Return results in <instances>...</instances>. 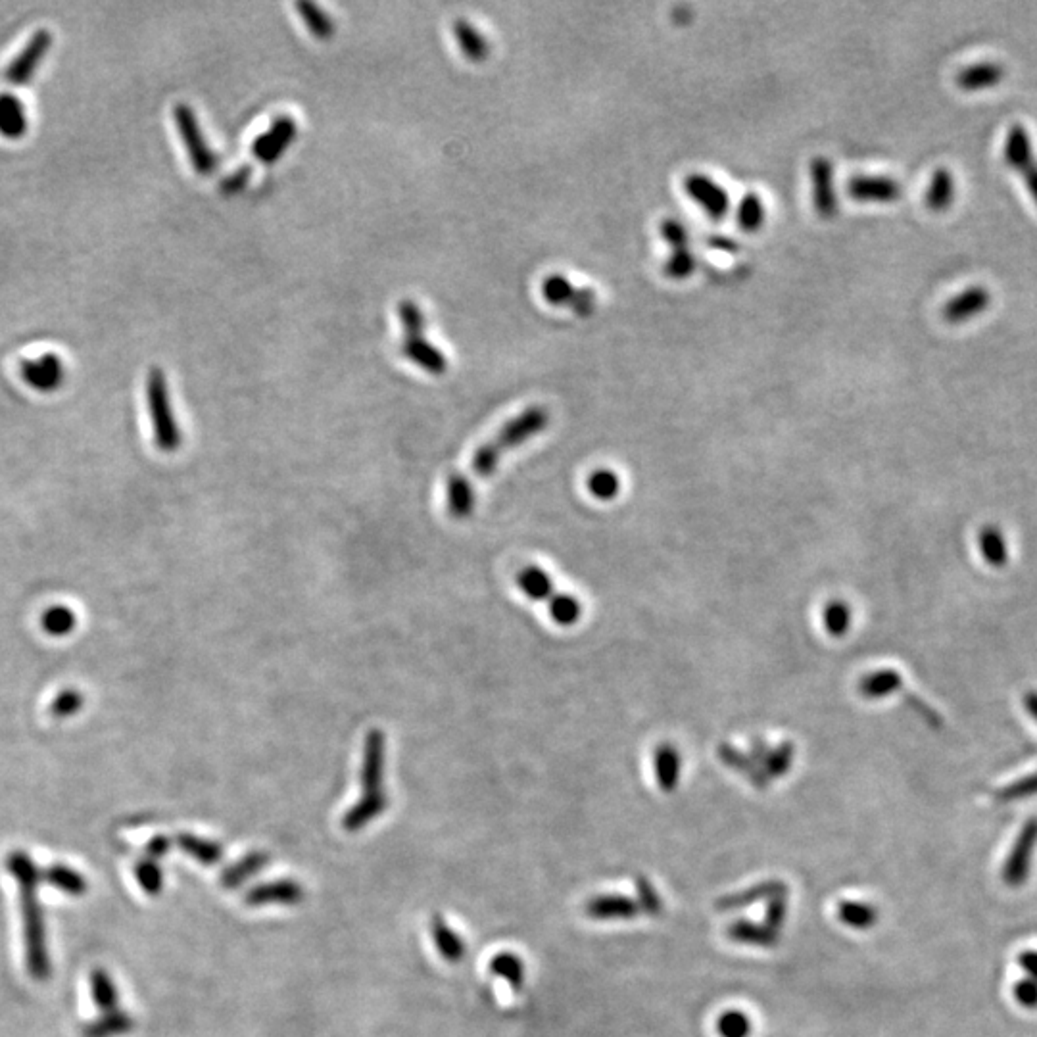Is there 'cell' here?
<instances>
[{"label":"cell","mask_w":1037,"mask_h":1037,"mask_svg":"<svg viewBox=\"0 0 1037 1037\" xmlns=\"http://www.w3.org/2000/svg\"><path fill=\"white\" fill-rule=\"evenodd\" d=\"M955 200V177L947 168H938L934 171L928 191H926V206L932 212H945Z\"/></svg>","instance_id":"cell-30"},{"label":"cell","mask_w":1037,"mask_h":1037,"mask_svg":"<svg viewBox=\"0 0 1037 1037\" xmlns=\"http://www.w3.org/2000/svg\"><path fill=\"white\" fill-rule=\"evenodd\" d=\"M41 880L72 897H81L87 893V880L83 874L66 865H50L49 869L41 872Z\"/></svg>","instance_id":"cell-32"},{"label":"cell","mask_w":1037,"mask_h":1037,"mask_svg":"<svg viewBox=\"0 0 1037 1037\" xmlns=\"http://www.w3.org/2000/svg\"><path fill=\"white\" fill-rule=\"evenodd\" d=\"M398 317L402 321L404 337L400 352L411 363L419 365L431 375H444L448 371V360L433 342L425 338V315L413 300H402L398 304Z\"/></svg>","instance_id":"cell-4"},{"label":"cell","mask_w":1037,"mask_h":1037,"mask_svg":"<svg viewBox=\"0 0 1037 1037\" xmlns=\"http://www.w3.org/2000/svg\"><path fill=\"white\" fill-rule=\"evenodd\" d=\"M989 302H991V296H989L988 290L982 289V287H970L945 304L943 317L949 323H963L966 319H972V317L986 312Z\"/></svg>","instance_id":"cell-19"},{"label":"cell","mask_w":1037,"mask_h":1037,"mask_svg":"<svg viewBox=\"0 0 1037 1037\" xmlns=\"http://www.w3.org/2000/svg\"><path fill=\"white\" fill-rule=\"evenodd\" d=\"M302 899H304L302 886L292 882V880H279V882H269V884H264V886H256V888H252L250 892L246 893V897H244L246 905H250V907H262V905H269V903L296 905Z\"/></svg>","instance_id":"cell-18"},{"label":"cell","mask_w":1037,"mask_h":1037,"mask_svg":"<svg viewBox=\"0 0 1037 1037\" xmlns=\"http://www.w3.org/2000/svg\"><path fill=\"white\" fill-rule=\"evenodd\" d=\"M794 757H796V748H794L792 742H782L776 748H771L767 765H765V772H767V776L771 778L772 782L776 778H782V776H786L790 772L792 765H794Z\"/></svg>","instance_id":"cell-46"},{"label":"cell","mask_w":1037,"mask_h":1037,"mask_svg":"<svg viewBox=\"0 0 1037 1037\" xmlns=\"http://www.w3.org/2000/svg\"><path fill=\"white\" fill-rule=\"evenodd\" d=\"M173 120L177 125V131L181 135V141L187 148L189 160L193 164L194 171L200 177H210L219 169V154L208 145L206 135L200 127V121L196 118L193 108L189 104L179 102L173 110Z\"/></svg>","instance_id":"cell-6"},{"label":"cell","mask_w":1037,"mask_h":1037,"mask_svg":"<svg viewBox=\"0 0 1037 1037\" xmlns=\"http://www.w3.org/2000/svg\"><path fill=\"white\" fill-rule=\"evenodd\" d=\"M135 1020L133 1016L125 1011H110L100 1014L97 1020L89 1022L83 1028V1037H118L133 1032Z\"/></svg>","instance_id":"cell-28"},{"label":"cell","mask_w":1037,"mask_h":1037,"mask_svg":"<svg viewBox=\"0 0 1037 1037\" xmlns=\"http://www.w3.org/2000/svg\"><path fill=\"white\" fill-rule=\"evenodd\" d=\"M1032 796H1037V772L1028 774V776L1016 780L1013 784H1009L1001 792H997V801L999 803H1013V801H1020V799Z\"/></svg>","instance_id":"cell-51"},{"label":"cell","mask_w":1037,"mask_h":1037,"mask_svg":"<svg viewBox=\"0 0 1037 1037\" xmlns=\"http://www.w3.org/2000/svg\"><path fill=\"white\" fill-rule=\"evenodd\" d=\"M6 869L20 886L22 918H24L25 963L35 980L50 978V955L43 907L39 903L41 870L25 851H12L6 857Z\"/></svg>","instance_id":"cell-1"},{"label":"cell","mask_w":1037,"mask_h":1037,"mask_svg":"<svg viewBox=\"0 0 1037 1037\" xmlns=\"http://www.w3.org/2000/svg\"><path fill=\"white\" fill-rule=\"evenodd\" d=\"M811 177V193L813 206L822 219L836 218L838 214V189H836V169L832 160L819 156L809 164Z\"/></svg>","instance_id":"cell-10"},{"label":"cell","mask_w":1037,"mask_h":1037,"mask_svg":"<svg viewBox=\"0 0 1037 1037\" xmlns=\"http://www.w3.org/2000/svg\"><path fill=\"white\" fill-rule=\"evenodd\" d=\"M653 771H655V780H657L659 790L665 794H673L678 788L680 772H682V759H680L678 749L673 748L671 744H663L655 749Z\"/></svg>","instance_id":"cell-21"},{"label":"cell","mask_w":1037,"mask_h":1037,"mask_svg":"<svg viewBox=\"0 0 1037 1037\" xmlns=\"http://www.w3.org/2000/svg\"><path fill=\"white\" fill-rule=\"evenodd\" d=\"M726 936L732 941L755 947H776L780 941V934L772 932L765 924L751 920H734L732 924H728Z\"/></svg>","instance_id":"cell-26"},{"label":"cell","mask_w":1037,"mask_h":1037,"mask_svg":"<svg viewBox=\"0 0 1037 1037\" xmlns=\"http://www.w3.org/2000/svg\"><path fill=\"white\" fill-rule=\"evenodd\" d=\"M659 233H661L663 241L667 242L671 248V256L667 258L665 267H663L665 275L675 281L688 279L698 267V258L690 246L688 229L684 227L682 221L667 218L661 221Z\"/></svg>","instance_id":"cell-7"},{"label":"cell","mask_w":1037,"mask_h":1037,"mask_svg":"<svg viewBox=\"0 0 1037 1037\" xmlns=\"http://www.w3.org/2000/svg\"><path fill=\"white\" fill-rule=\"evenodd\" d=\"M717 755L719 759L723 761L724 765L732 771L740 772L748 778L751 782V786H755L757 790H767L772 784L771 778L765 774V771H761L751 759H749L746 751H740V749L732 748L730 744H721L717 748Z\"/></svg>","instance_id":"cell-23"},{"label":"cell","mask_w":1037,"mask_h":1037,"mask_svg":"<svg viewBox=\"0 0 1037 1037\" xmlns=\"http://www.w3.org/2000/svg\"><path fill=\"white\" fill-rule=\"evenodd\" d=\"M517 584L523 590V594L529 596L534 602H548L555 594L554 582L550 579V575L536 565L525 567L517 575Z\"/></svg>","instance_id":"cell-31"},{"label":"cell","mask_w":1037,"mask_h":1037,"mask_svg":"<svg viewBox=\"0 0 1037 1037\" xmlns=\"http://www.w3.org/2000/svg\"><path fill=\"white\" fill-rule=\"evenodd\" d=\"M446 500H448V511L452 517H456V519L469 517L477 504V496H475L471 481L463 475H452L448 479Z\"/></svg>","instance_id":"cell-27"},{"label":"cell","mask_w":1037,"mask_h":1037,"mask_svg":"<svg viewBox=\"0 0 1037 1037\" xmlns=\"http://www.w3.org/2000/svg\"><path fill=\"white\" fill-rule=\"evenodd\" d=\"M786 892H788V886L782 880H767V882H761L757 886H751L744 892L723 895L721 899H717L715 909L723 911V913H730V911L746 909L749 905L759 903V901H769L774 895Z\"/></svg>","instance_id":"cell-20"},{"label":"cell","mask_w":1037,"mask_h":1037,"mask_svg":"<svg viewBox=\"0 0 1037 1037\" xmlns=\"http://www.w3.org/2000/svg\"><path fill=\"white\" fill-rule=\"evenodd\" d=\"M27 114H25L24 102L12 93L0 95V135L16 141L22 139L27 133Z\"/></svg>","instance_id":"cell-22"},{"label":"cell","mask_w":1037,"mask_h":1037,"mask_svg":"<svg viewBox=\"0 0 1037 1037\" xmlns=\"http://www.w3.org/2000/svg\"><path fill=\"white\" fill-rule=\"evenodd\" d=\"M548 425H550V411L546 410L544 406H531V408L521 411L517 417H513L498 431L494 440L484 442L483 446L475 452L473 461H471V473L477 479H488L490 475L496 473L500 461L506 454L517 450L519 446H523L534 436L544 433Z\"/></svg>","instance_id":"cell-3"},{"label":"cell","mask_w":1037,"mask_h":1037,"mask_svg":"<svg viewBox=\"0 0 1037 1037\" xmlns=\"http://www.w3.org/2000/svg\"><path fill=\"white\" fill-rule=\"evenodd\" d=\"M452 31H454V39L458 43L461 54L467 60L479 64V62H484L488 58L490 45H488L486 37L475 25L469 24L467 20H456L454 25H452Z\"/></svg>","instance_id":"cell-24"},{"label":"cell","mask_w":1037,"mask_h":1037,"mask_svg":"<svg viewBox=\"0 0 1037 1037\" xmlns=\"http://www.w3.org/2000/svg\"><path fill=\"white\" fill-rule=\"evenodd\" d=\"M1005 162L1022 173L1024 181H1026V187L1028 191L1034 196V202L1037 204V160L1034 156V148H1032V139L1028 135V131L1014 123L1013 127L1009 129L1007 133V141H1005Z\"/></svg>","instance_id":"cell-11"},{"label":"cell","mask_w":1037,"mask_h":1037,"mask_svg":"<svg viewBox=\"0 0 1037 1037\" xmlns=\"http://www.w3.org/2000/svg\"><path fill=\"white\" fill-rule=\"evenodd\" d=\"M788 918V892L778 893L767 901L765 909V926L771 928L772 932L780 934Z\"/></svg>","instance_id":"cell-52"},{"label":"cell","mask_w":1037,"mask_h":1037,"mask_svg":"<svg viewBox=\"0 0 1037 1037\" xmlns=\"http://www.w3.org/2000/svg\"><path fill=\"white\" fill-rule=\"evenodd\" d=\"M52 47V33L49 29H39L25 45L24 50L12 60V64L6 68V81L10 85L22 87L27 85L35 72L39 70L43 58L49 54Z\"/></svg>","instance_id":"cell-13"},{"label":"cell","mask_w":1037,"mask_h":1037,"mask_svg":"<svg viewBox=\"0 0 1037 1037\" xmlns=\"http://www.w3.org/2000/svg\"><path fill=\"white\" fill-rule=\"evenodd\" d=\"M146 404L154 429V442L158 450L173 454L181 448L183 436L179 431V423L175 419V411L171 404V394L164 371L160 367H152L146 377Z\"/></svg>","instance_id":"cell-5"},{"label":"cell","mask_w":1037,"mask_h":1037,"mask_svg":"<svg viewBox=\"0 0 1037 1037\" xmlns=\"http://www.w3.org/2000/svg\"><path fill=\"white\" fill-rule=\"evenodd\" d=\"M584 911L594 920H630L642 913L638 901L625 895H598L586 903Z\"/></svg>","instance_id":"cell-17"},{"label":"cell","mask_w":1037,"mask_h":1037,"mask_svg":"<svg viewBox=\"0 0 1037 1037\" xmlns=\"http://www.w3.org/2000/svg\"><path fill=\"white\" fill-rule=\"evenodd\" d=\"M1005 77V70L999 66V64H993V62H982V64H976V66H970L965 68L963 72L957 75V85L963 89V91H982V89H989V87H995L997 83H1001Z\"/></svg>","instance_id":"cell-29"},{"label":"cell","mask_w":1037,"mask_h":1037,"mask_svg":"<svg viewBox=\"0 0 1037 1037\" xmlns=\"http://www.w3.org/2000/svg\"><path fill=\"white\" fill-rule=\"evenodd\" d=\"M490 970L496 976L504 978L507 984L511 988L517 989V991L523 988V984H525V963L517 955H513V953L496 955L492 959V963H490Z\"/></svg>","instance_id":"cell-43"},{"label":"cell","mask_w":1037,"mask_h":1037,"mask_svg":"<svg viewBox=\"0 0 1037 1037\" xmlns=\"http://www.w3.org/2000/svg\"><path fill=\"white\" fill-rule=\"evenodd\" d=\"M135 878L148 895H160L164 888V872H162L160 863L154 859L146 857L143 861H139L135 867Z\"/></svg>","instance_id":"cell-47"},{"label":"cell","mask_w":1037,"mask_h":1037,"mask_svg":"<svg viewBox=\"0 0 1037 1037\" xmlns=\"http://www.w3.org/2000/svg\"><path fill=\"white\" fill-rule=\"evenodd\" d=\"M431 930H433L436 949H438L442 959H446L448 963H458V961L463 959V955H465V941L461 940L458 934L442 918H433Z\"/></svg>","instance_id":"cell-35"},{"label":"cell","mask_w":1037,"mask_h":1037,"mask_svg":"<svg viewBox=\"0 0 1037 1037\" xmlns=\"http://www.w3.org/2000/svg\"><path fill=\"white\" fill-rule=\"evenodd\" d=\"M386 736L383 730L373 728L363 742L362 797L350 807L342 819L348 832H360L363 826L379 819L388 809L385 790Z\"/></svg>","instance_id":"cell-2"},{"label":"cell","mask_w":1037,"mask_h":1037,"mask_svg":"<svg viewBox=\"0 0 1037 1037\" xmlns=\"http://www.w3.org/2000/svg\"><path fill=\"white\" fill-rule=\"evenodd\" d=\"M588 490L594 498H598L602 502H609L619 496L621 481H619L617 473H613L609 469H598L588 479Z\"/></svg>","instance_id":"cell-45"},{"label":"cell","mask_w":1037,"mask_h":1037,"mask_svg":"<svg viewBox=\"0 0 1037 1037\" xmlns=\"http://www.w3.org/2000/svg\"><path fill=\"white\" fill-rule=\"evenodd\" d=\"M169 847H171V844H169V840L166 836H154V838L146 844V855H148V859L158 861V859H162V857L168 853Z\"/></svg>","instance_id":"cell-55"},{"label":"cell","mask_w":1037,"mask_h":1037,"mask_svg":"<svg viewBox=\"0 0 1037 1037\" xmlns=\"http://www.w3.org/2000/svg\"><path fill=\"white\" fill-rule=\"evenodd\" d=\"M1022 701H1024V709H1026V711H1028V715H1032V717H1034V719H1036V723H1037V692H1036V690H1032V692H1026V694H1024V698H1022Z\"/></svg>","instance_id":"cell-57"},{"label":"cell","mask_w":1037,"mask_h":1037,"mask_svg":"<svg viewBox=\"0 0 1037 1037\" xmlns=\"http://www.w3.org/2000/svg\"><path fill=\"white\" fill-rule=\"evenodd\" d=\"M83 703H85V698L79 690H73V688L62 690L50 703V715L58 721H66L83 709Z\"/></svg>","instance_id":"cell-48"},{"label":"cell","mask_w":1037,"mask_h":1037,"mask_svg":"<svg viewBox=\"0 0 1037 1037\" xmlns=\"http://www.w3.org/2000/svg\"><path fill=\"white\" fill-rule=\"evenodd\" d=\"M851 619H853L851 607L845 602H830L824 607V613H822L824 628L834 638H842L849 632Z\"/></svg>","instance_id":"cell-44"},{"label":"cell","mask_w":1037,"mask_h":1037,"mask_svg":"<svg viewBox=\"0 0 1037 1037\" xmlns=\"http://www.w3.org/2000/svg\"><path fill=\"white\" fill-rule=\"evenodd\" d=\"M978 548L980 554L988 561L991 567H1005L1009 561V546L1005 540V534L995 527L988 525L978 534Z\"/></svg>","instance_id":"cell-33"},{"label":"cell","mask_w":1037,"mask_h":1037,"mask_svg":"<svg viewBox=\"0 0 1037 1037\" xmlns=\"http://www.w3.org/2000/svg\"><path fill=\"white\" fill-rule=\"evenodd\" d=\"M838 918L849 928L869 930L878 922V909L863 901H842L838 905Z\"/></svg>","instance_id":"cell-40"},{"label":"cell","mask_w":1037,"mask_h":1037,"mask_svg":"<svg viewBox=\"0 0 1037 1037\" xmlns=\"http://www.w3.org/2000/svg\"><path fill=\"white\" fill-rule=\"evenodd\" d=\"M1014 997L1018 1005L1026 1009H1037V982L1024 978L1014 986Z\"/></svg>","instance_id":"cell-54"},{"label":"cell","mask_w":1037,"mask_h":1037,"mask_svg":"<svg viewBox=\"0 0 1037 1037\" xmlns=\"http://www.w3.org/2000/svg\"><path fill=\"white\" fill-rule=\"evenodd\" d=\"M1018 963L1022 966V970L1028 974V978L1037 982V951H1024L1018 957Z\"/></svg>","instance_id":"cell-56"},{"label":"cell","mask_w":1037,"mask_h":1037,"mask_svg":"<svg viewBox=\"0 0 1037 1037\" xmlns=\"http://www.w3.org/2000/svg\"><path fill=\"white\" fill-rule=\"evenodd\" d=\"M548 609H550V617L559 627H573L579 623L580 617H582V603L571 594L555 592L554 596L548 600Z\"/></svg>","instance_id":"cell-41"},{"label":"cell","mask_w":1037,"mask_h":1037,"mask_svg":"<svg viewBox=\"0 0 1037 1037\" xmlns=\"http://www.w3.org/2000/svg\"><path fill=\"white\" fill-rule=\"evenodd\" d=\"M1037 847V820H1028L1018 838L1014 840L1013 849L1005 861V867H1003V880L1007 886L1011 888H1018L1022 886L1030 872H1032V863H1034V853H1036Z\"/></svg>","instance_id":"cell-9"},{"label":"cell","mask_w":1037,"mask_h":1037,"mask_svg":"<svg viewBox=\"0 0 1037 1037\" xmlns=\"http://www.w3.org/2000/svg\"><path fill=\"white\" fill-rule=\"evenodd\" d=\"M91 993H93L95 1005L102 1013H110V1011L118 1009V1003H120L118 988H116L110 972H106L104 968H97L91 972Z\"/></svg>","instance_id":"cell-36"},{"label":"cell","mask_w":1037,"mask_h":1037,"mask_svg":"<svg viewBox=\"0 0 1037 1037\" xmlns=\"http://www.w3.org/2000/svg\"><path fill=\"white\" fill-rule=\"evenodd\" d=\"M903 690V678L893 669H880L861 678L859 694L867 700H884Z\"/></svg>","instance_id":"cell-25"},{"label":"cell","mask_w":1037,"mask_h":1037,"mask_svg":"<svg viewBox=\"0 0 1037 1037\" xmlns=\"http://www.w3.org/2000/svg\"><path fill=\"white\" fill-rule=\"evenodd\" d=\"M298 133V125L290 116H279L271 121L266 133L256 137L252 143V154L262 164H275L281 160L285 150L289 148Z\"/></svg>","instance_id":"cell-14"},{"label":"cell","mask_w":1037,"mask_h":1037,"mask_svg":"<svg viewBox=\"0 0 1037 1037\" xmlns=\"http://www.w3.org/2000/svg\"><path fill=\"white\" fill-rule=\"evenodd\" d=\"M296 10L300 14V20L308 27V31L319 41H329L335 37V22L331 16L319 8L314 2H298Z\"/></svg>","instance_id":"cell-34"},{"label":"cell","mask_w":1037,"mask_h":1037,"mask_svg":"<svg viewBox=\"0 0 1037 1037\" xmlns=\"http://www.w3.org/2000/svg\"><path fill=\"white\" fill-rule=\"evenodd\" d=\"M736 221L746 233H757L767 221V208L763 198L757 193L744 194L738 204Z\"/></svg>","instance_id":"cell-38"},{"label":"cell","mask_w":1037,"mask_h":1037,"mask_svg":"<svg viewBox=\"0 0 1037 1037\" xmlns=\"http://www.w3.org/2000/svg\"><path fill=\"white\" fill-rule=\"evenodd\" d=\"M903 193L901 183L884 175H855L847 183V194L855 202L892 204Z\"/></svg>","instance_id":"cell-16"},{"label":"cell","mask_w":1037,"mask_h":1037,"mask_svg":"<svg viewBox=\"0 0 1037 1037\" xmlns=\"http://www.w3.org/2000/svg\"><path fill=\"white\" fill-rule=\"evenodd\" d=\"M267 863H269V857H267L266 853H250V855L242 857L239 863H235L233 867H229L221 874V884L227 890L239 888L242 882H246L250 876H254L256 872L266 869Z\"/></svg>","instance_id":"cell-37"},{"label":"cell","mask_w":1037,"mask_h":1037,"mask_svg":"<svg viewBox=\"0 0 1037 1037\" xmlns=\"http://www.w3.org/2000/svg\"><path fill=\"white\" fill-rule=\"evenodd\" d=\"M250 177H252V168H248V166H242V168L237 169L235 173L227 175V177H225V179L221 181L219 189H221V193L225 194V196H233V194H239L241 193V191H244V189H246V185H248Z\"/></svg>","instance_id":"cell-53"},{"label":"cell","mask_w":1037,"mask_h":1037,"mask_svg":"<svg viewBox=\"0 0 1037 1037\" xmlns=\"http://www.w3.org/2000/svg\"><path fill=\"white\" fill-rule=\"evenodd\" d=\"M542 296L548 304L557 306V308H567L580 317L594 314L596 306H598V296L594 290L577 287L565 275H559V273L550 275L542 283Z\"/></svg>","instance_id":"cell-8"},{"label":"cell","mask_w":1037,"mask_h":1037,"mask_svg":"<svg viewBox=\"0 0 1037 1037\" xmlns=\"http://www.w3.org/2000/svg\"><path fill=\"white\" fill-rule=\"evenodd\" d=\"M41 627L50 636L62 638L72 634L73 628L77 627V617L66 605H52L41 615Z\"/></svg>","instance_id":"cell-42"},{"label":"cell","mask_w":1037,"mask_h":1037,"mask_svg":"<svg viewBox=\"0 0 1037 1037\" xmlns=\"http://www.w3.org/2000/svg\"><path fill=\"white\" fill-rule=\"evenodd\" d=\"M684 191L709 218L721 221L728 216L730 194L715 179L703 173H692L684 179Z\"/></svg>","instance_id":"cell-12"},{"label":"cell","mask_w":1037,"mask_h":1037,"mask_svg":"<svg viewBox=\"0 0 1037 1037\" xmlns=\"http://www.w3.org/2000/svg\"><path fill=\"white\" fill-rule=\"evenodd\" d=\"M636 892H638V905L642 913L650 917H661L665 911V903L659 897L657 890L653 888L652 882L646 876L636 878Z\"/></svg>","instance_id":"cell-49"},{"label":"cell","mask_w":1037,"mask_h":1037,"mask_svg":"<svg viewBox=\"0 0 1037 1037\" xmlns=\"http://www.w3.org/2000/svg\"><path fill=\"white\" fill-rule=\"evenodd\" d=\"M20 375L25 385L31 386L37 392H56L64 385L66 379V365L60 356L56 354H45L37 360H25L20 365Z\"/></svg>","instance_id":"cell-15"},{"label":"cell","mask_w":1037,"mask_h":1037,"mask_svg":"<svg viewBox=\"0 0 1037 1037\" xmlns=\"http://www.w3.org/2000/svg\"><path fill=\"white\" fill-rule=\"evenodd\" d=\"M717 1032L721 1037H749L751 1020L742 1011H726L717 1020Z\"/></svg>","instance_id":"cell-50"},{"label":"cell","mask_w":1037,"mask_h":1037,"mask_svg":"<svg viewBox=\"0 0 1037 1037\" xmlns=\"http://www.w3.org/2000/svg\"><path fill=\"white\" fill-rule=\"evenodd\" d=\"M177 845L185 853H189L198 863H202L206 867L218 865L221 857H223V847L218 842H210V840L198 838V836H193V834H179L177 836Z\"/></svg>","instance_id":"cell-39"}]
</instances>
